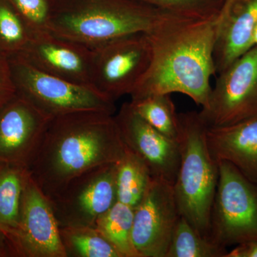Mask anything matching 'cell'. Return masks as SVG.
Here are the masks:
<instances>
[{"mask_svg":"<svg viewBox=\"0 0 257 257\" xmlns=\"http://www.w3.org/2000/svg\"><path fill=\"white\" fill-rule=\"evenodd\" d=\"M219 15L196 18L165 12L147 33L152 61L131 94L132 100L152 94L180 93L197 105H207L211 91Z\"/></svg>","mask_w":257,"mask_h":257,"instance_id":"1","label":"cell"},{"mask_svg":"<svg viewBox=\"0 0 257 257\" xmlns=\"http://www.w3.org/2000/svg\"><path fill=\"white\" fill-rule=\"evenodd\" d=\"M114 116L82 111L50 119L28 167L47 198L84 172L121 160L125 146Z\"/></svg>","mask_w":257,"mask_h":257,"instance_id":"2","label":"cell"},{"mask_svg":"<svg viewBox=\"0 0 257 257\" xmlns=\"http://www.w3.org/2000/svg\"><path fill=\"white\" fill-rule=\"evenodd\" d=\"M165 13L140 0H55L49 31L95 50L119 37L149 33Z\"/></svg>","mask_w":257,"mask_h":257,"instance_id":"3","label":"cell"},{"mask_svg":"<svg viewBox=\"0 0 257 257\" xmlns=\"http://www.w3.org/2000/svg\"><path fill=\"white\" fill-rule=\"evenodd\" d=\"M180 164L174 192L180 215L209 239L219 163L209 151L207 126L197 111L179 114Z\"/></svg>","mask_w":257,"mask_h":257,"instance_id":"4","label":"cell"},{"mask_svg":"<svg viewBox=\"0 0 257 257\" xmlns=\"http://www.w3.org/2000/svg\"><path fill=\"white\" fill-rule=\"evenodd\" d=\"M8 58L17 94L51 119L82 111L115 114V101L92 87L42 72L20 56Z\"/></svg>","mask_w":257,"mask_h":257,"instance_id":"5","label":"cell"},{"mask_svg":"<svg viewBox=\"0 0 257 257\" xmlns=\"http://www.w3.org/2000/svg\"><path fill=\"white\" fill-rule=\"evenodd\" d=\"M218 163L209 239L224 248L257 241V184L229 162Z\"/></svg>","mask_w":257,"mask_h":257,"instance_id":"6","label":"cell"},{"mask_svg":"<svg viewBox=\"0 0 257 257\" xmlns=\"http://www.w3.org/2000/svg\"><path fill=\"white\" fill-rule=\"evenodd\" d=\"M92 52V87L114 101L133 94L151 64L146 33L119 37Z\"/></svg>","mask_w":257,"mask_h":257,"instance_id":"7","label":"cell"},{"mask_svg":"<svg viewBox=\"0 0 257 257\" xmlns=\"http://www.w3.org/2000/svg\"><path fill=\"white\" fill-rule=\"evenodd\" d=\"M117 163L106 164L74 177L48 198L60 228L94 227L117 201Z\"/></svg>","mask_w":257,"mask_h":257,"instance_id":"8","label":"cell"},{"mask_svg":"<svg viewBox=\"0 0 257 257\" xmlns=\"http://www.w3.org/2000/svg\"><path fill=\"white\" fill-rule=\"evenodd\" d=\"M219 74L199 112L207 127L227 126L257 115V46Z\"/></svg>","mask_w":257,"mask_h":257,"instance_id":"9","label":"cell"},{"mask_svg":"<svg viewBox=\"0 0 257 257\" xmlns=\"http://www.w3.org/2000/svg\"><path fill=\"white\" fill-rule=\"evenodd\" d=\"M50 200L29 175L18 224L5 233L17 257H67Z\"/></svg>","mask_w":257,"mask_h":257,"instance_id":"10","label":"cell"},{"mask_svg":"<svg viewBox=\"0 0 257 257\" xmlns=\"http://www.w3.org/2000/svg\"><path fill=\"white\" fill-rule=\"evenodd\" d=\"M174 185L152 179L134 209L133 242L139 257H166L180 217Z\"/></svg>","mask_w":257,"mask_h":257,"instance_id":"11","label":"cell"},{"mask_svg":"<svg viewBox=\"0 0 257 257\" xmlns=\"http://www.w3.org/2000/svg\"><path fill=\"white\" fill-rule=\"evenodd\" d=\"M114 116L125 147L145 162L152 178L174 185L180 164L178 143L147 122L130 101L124 103Z\"/></svg>","mask_w":257,"mask_h":257,"instance_id":"12","label":"cell"},{"mask_svg":"<svg viewBox=\"0 0 257 257\" xmlns=\"http://www.w3.org/2000/svg\"><path fill=\"white\" fill-rule=\"evenodd\" d=\"M50 119L16 93L0 109V160L28 167Z\"/></svg>","mask_w":257,"mask_h":257,"instance_id":"13","label":"cell"},{"mask_svg":"<svg viewBox=\"0 0 257 257\" xmlns=\"http://www.w3.org/2000/svg\"><path fill=\"white\" fill-rule=\"evenodd\" d=\"M92 50L80 44L47 32L32 37L26 48L17 55L42 72L92 87Z\"/></svg>","mask_w":257,"mask_h":257,"instance_id":"14","label":"cell"},{"mask_svg":"<svg viewBox=\"0 0 257 257\" xmlns=\"http://www.w3.org/2000/svg\"><path fill=\"white\" fill-rule=\"evenodd\" d=\"M257 0H224L218 18L214 50L216 74L229 67L254 45Z\"/></svg>","mask_w":257,"mask_h":257,"instance_id":"15","label":"cell"},{"mask_svg":"<svg viewBox=\"0 0 257 257\" xmlns=\"http://www.w3.org/2000/svg\"><path fill=\"white\" fill-rule=\"evenodd\" d=\"M206 135L214 160L229 162L257 184V115L227 126L207 127Z\"/></svg>","mask_w":257,"mask_h":257,"instance_id":"16","label":"cell"},{"mask_svg":"<svg viewBox=\"0 0 257 257\" xmlns=\"http://www.w3.org/2000/svg\"><path fill=\"white\" fill-rule=\"evenodd\" d=\"M29 175L27 166L0 160V230L5 233L18 224Z\"/></svg>","mask_w":257,"mask_h":257,"instance_id":"17","label":"cell"},{"mask_svg":"<svg viewBox=\"0 0 257 257\" xmlns=\"http://www.w3.org/2000/svg\"><path fill=\"white\" fill-rule=\"evenodd\" d=\"M152 179L145 162L125 147L124 155L117 162L116 168L117 201L135 209L143 199Z\"/></svg>","mask_w":257,"mask_h":257,"instance_id":"18","label":"cell"},{"mask_svg":"<svg viewBox=\"0 0 257 257\" xmlns=\"http://www.w3.org/2000/svg\"><path fill=\"white\" fill-rule=\"evenodd\" d=\"M134 208L116 201L114 205L98 218L96 230L117 250L121 257H139L134 247Z\"/></svg>","mask_w":257,"mask_h":257,"instance_id":"19","label":"cell"},{"mask_svg":"<svg viewBox=\"0 0 257 257\" xmlns=\"http://www.w3.org/2000/svg\"><path fill=\"white\" fill-rule=\"evenodd\" d=\"M67 257H121L117 250L92 226L60 228Z\"/></svg>","mask_w":257,"mask_h":257,"instance_id":"20","label":"cell"},{"mask_svg":"<svg viewBox=\"0 0 257 257\" xmlns=\"http://www.w3.org/2000/svg\"><path fill=\"white\" fill-rule=\"evenodd\" d=\"M130 103L135 111L155 130L177 142L179 114L170 94H152L131 100Z\"/></svg>","mask_w":257,"mask_h":257,"instance_id":"21","label":"cell"},{"mask_svg":"<svg viewBox=\"0 0 257 257\" xmlns=\"http://www.w3.org/2000/svg\"><path fill=\"white\" fill-rule=\"evenodd\" d=\"M226 248L204 237L180 216L166 257H225Z\"/></svg>","mask_w":257,"mask_h":257,"instance_id":"22","label":"cell"},{"mask_svg":"<svg viewBox=\"0 0 257 257\" xmlns=\"http://www.w3.org/2000/svg\"><path fill=\"white\" fill-rule=\"evenodd\" d=\"M33 35L9 0H0V52L18 55L29 45Z\"/></svg>","mask_w":257,"mask_h":257,"instance_id":"23","label":"cell"},{"mask_svg":"<svg viewBox=\"0 0 257 257\" xmlns=\"http://www.w3.org/2000/svg\"><path fill=\"white\" fill-rule=\"evenodd\" d=\"M172 14L196 18H212L220 13L224 0H140Z\"/></svg>","mask_w":257,"mask_h":257,"instance_id":"24","label":"cell"},{"mask_svg":"<svg viewBox=\"0 0 257 257\" xmlns=\"http://www.w3.org/2000/svg\"><path fill=\"white\" fill-rule=\"evenodd\" d=\"M28 25L33 37L50 32L55 0H9Z\"/></svg>","mask_w":257,"mask_h":257,"instance_id":"25","label":"cell"},{"mask_svg":"<svg viewBox=\"0 0 257 257\" xmlns=\"http://www.w3.org/2000/svg\"><path fill=\"white\" fill-rule=\"evenodd\" d=\"M16 94L8 56L0 52V109Z\"/></svg>","mask_w":257,"mask_h":257,"instance_id":"26","label":"cell"},{"mask_svg":"<svg viewBox=\"0 0 257 257\" xmlns=\"http://www.w3.org/2000/svg\"><path fill=\"white\" fill-rule=\"evenodd\" d=\"M225 257H257V241L237 245Z\"/></svg>","mask_w":257,"mask_h":257,"instance_id":"27","label":"cell"},{"mask_svg":"<svg viewBox=\"0 0 257 257\" xmlns=\"http://www.w3.org/2000/svg\"><path fill=\"white\" fill-rule=\"evenodd\" d=\"M0 257H17L11 241L2 230H0Z\"/></svg>","mask_w":257,"mask_h":257,"instance_id":"28","label":"cell"},{"mask_svg":"<svg viewBox=\"0 0 257 257\" xmlns=\"http://www.w3.org/2000/svg\"><path fill=\"white\" fill-rule=\"evenodd\" d=\"M253 43L254 46L255 45H256L257 46V24L256 27H255L254 30H253Z\"/></svg>","mask_w":257,"mask_h":257,"instance_id":"29","label":"cell"}]
</instances>
